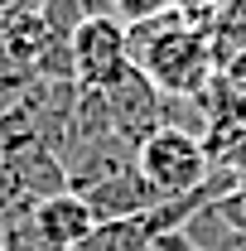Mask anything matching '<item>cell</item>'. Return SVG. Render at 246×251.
I'll use <instances>...</instances> for the list:
<instances>
[{
    "label": "cell",
    "instance_id": "cell-11",
    "mask_svg": "<svg viewBox=\"0 0 246 251\" xmlns=\"http://www.w3.org/2000/svg\"><path fill=\"white\" fill-rule=\"evenodd\" d=\"M15 87H29L20 77V68L10 63V49H5V34H0V92H15Z\"/></svg>",
    "mask_w": 246,
    "mask_h": 251
},
{
    "label": "cell",
    "instance_id": "cell-3",
    "mask_svg": "<svg viewBox=\"0 0 246 251\" xmlns=\"http://www.w3.org/2000/svg\"><path fill=\"white\" fill-rule=\"evenodd\" d=\"M68 58H73V82L82 92H101L130 68V39L125 25L111 20L106 10L77 20V29L68 34Z\"/></svg>",
    "mask_w": 246,
    "mask_h": 251
},
{
    "label": "cell",
    "instance_id": "cell-7",
    "mask_svg": "<svg viewBox=\"0 0 246 251\" xmlns=\"http://www.w3.org/2000/svg\"><path fill=\"white\" fill-rule=\"evenodd\" d=\"M169 10H174V0H106V15H111V20H121L125 29L150 25V20L169 15Z\"/></svg>",
    "mask_w": 246,
    "mask_h": 251
},
{
    "label": "cell",
    "instance_id": "cell-5",
    "mask_svg": "<svg viewBox=\"0 0 246 251\" xmlns=\"http://www.w3.org/2000/svg\"><path fill=\"white\" fill-rule=\"evenodd\" d=\"M87 208H92L97 222H116V218H135V213H150V208H159L164 198L154 193L145 179H140V169H135V159L130 164H121V169H111V174H101V179H92V184L73 188Z\"/></svg>",
    "mask_w": 246,
    "mask_h": 251
},
{
    "label": "cell",
    "instance_id": "cell-1",
    "mask_svg": "<svg viewBox=\"0 0 246 251\" xmlns=\"http://www.w3.org/2000/svg\"><path fill=\"white\" fill-rule=\"evenodd\" d=\"M125 39H130V68H140L159 97H203L213 77V49L203 29L184 25L169 10L150 25L125 29Z\"/></svg>",
    "mask_w": 246,
    "mask_h": 251
},
{
    "label": "cell",
    "instance_id": "cell-4",
    "mask_svg": "<svg viewBox=\"0 0 246 251\" xmlns=\"http://www.w3.org/2000/svg\"><path fill=\"white\" fill-rule=\"evenodd\" d=\"M101 101H106V116H111V126H116V135H121V145L130 155H135V145L145 135H154L159 126H169L164 121V97L145 82L140 68H125L111 87H101Z\"/></svg>",
    "mask_w": 246,
    "mask_h": 251
},
{
    "label": "cell",
    "instance_id": "cell-10",
    "mask_svg": "<svg viewBox=\"0 0 246 251\" xmlns=\"http://www.w3.org/2000/svg\"><path fill=\"white\" fill-rule=\"evenodd\" d=\"M25 203H29V198H25V188H20V179H15V174H10V164L0 159V222L10 218L15 208H25Z\"/></svg>",
    "mask_w": 246,
    "mask_h": 251
},
{
    "label": "cell",
    "instance_id": "cell-2",
    "mask_svg": "<svg viewBox=\"0 0 246 251\" xmlns=\"http://www.w3.org/2000/svg\"><path fill=\"white\" fill-rule=\"evenodd\" d=\"M135 169L140 179L169 203V198H184L193 188H203L213 179V159H208V145L184 130V126H159L154 135H145L135 145Z\"/></svg>",
    "mask_w": 246,
    "mask_h": 251
},
{
    "label": "cell",
    "instance_id": "cell-6",
    "mask_svg": "<svg viewBox=\"0 0 246 251\" xmlns=\"http://www.w3.org/2000/svg\"><path fill=\"white\" fill-rule=\"evenodd\" d=\"M34 227H39V237H44L49 251H73L97 227V218H92V208L68 188V193H53V198L34 203Z\"/></svg>",
    "mask_w": 246,
    "mask_h": 251
},
{
    "label": "cell",
    "instance_id": "cell-9",
    "mask_svg": "<svg viewBox=\"0 0 246 251\" xmlns=\"http://www.w3.org/2000/svg\"><path fill=\"white\" fill-rule=\"evenodd\" d=\"M227 5H232V0H174V15H179L184 25H193V29H198L203 20H213L217 10H227Z\"/></svg>",
    "mask_w": 246,
    "mask_h": 251
},
{
    "label": "cell",
    "instance_id": "cell-8",
    "mask_svg": "<svg viewBox=\"0 0 246 251\" xmlns=\"http://www.w3.org/2000/svg\"><path fill=\"white\" fill-rule=\"evenodd\" d=\"M213 213L227 222L237 237H246V174H237V184H232V188L213 203Z\"/></svg>",
    "mask_w": 246,
    "mask_h": 251
},
{
    "label": "cell",
    "instance_id": "cell-12",
    "mask_svg": "<svg viewBox=\"0 0 246 251\" xmlns=\"http://www.w3.org/2000/svg\"><path fill=\"white\" fill-rule=\"evenodd\" d=\"M25 10H39V0H0V25H10V20L25 15Z\"/></svg>",
    "mask_w": 246,
    "mask_h": 251
}]
</instances>
